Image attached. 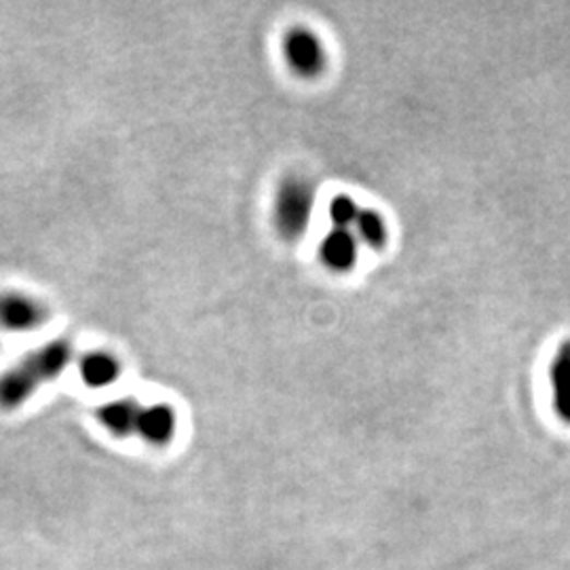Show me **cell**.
Instances as JSON below:
<instances>
[{
    "label": "cell",
    "instance_id": "1",
    "mask_svg": "<svg viewBox=\"0 0 570 570\" xmlns=\"http://www.w3.org/2000/svg\"><path fill=\"white\" fill-rule=\"evenodd\" d=\"M72 361V345L63 339L51 341L24 355L0 375V411H17L47 382L62 377Z\"/></svg>",
    "mask_w": 570,
    "mask_h": 570
},
{
    "label": "cell",
    "instance_id": "2",
    "mask_svg": "<svg viewBox=\"0 0 570 570\" xmlns=\"http://www.w3.org/2000/svg\"><path fill=\"white\" fill-rule=\"evenodd\" d=\"M316 210V185L298 174L280 182L273 197V226L284 241H300L309 230Z\"/></svg>",
    "mask_w": 570,
    "mask_h": 570
},
{
    "label": "cell",
    "instance_id": "3",
    "mask_svg": "<svg viewBox=\"0 0 570 570\" xmlns=\"http://www.w3.org/2000/svg\"><path fill=\"white\" fill-rule=\"evenodd\" d=\"M284 58L289 70L302 79H316L325 70V47L316 32L296 26L284 38Z\"/></svg>",
    "mask_w": 570,
    "mask_h": 570
},
{
    "label": "cell",
    "instance_id": "4",
    "mask_svg": "<svg viewBox=\"0 0 570 570\" xmlns=\"http://www.w3.org/2000/svg\"><path fill=\"white\" fill-rule=\"evenodd\" d=\"M49 309L31 294H0V328L7 332H32L47 323Z\"/></svg>",
    "mask_w": 570,
    "mask_h": 570
},
{
    "label": "cell",
    "instance_id": "5",
    "mask_svg": "<svg viewBox=\"0 0 570 570\" xmlns=\"http://www.w3.org/2000/svg\"><path fill=\"white\" fill-rule=\"evenodd\" d=\"M319 258L332 273H348L359 258V239L347 228H332L319 244Z\"/></svg>",
    "mask_w": 570,
    "mask_h": 570
},
{
    "label": "cell",
    "instance_id": "6",
    "mask_svg": "<svg viewBox=\"0 0 570 570\" xmlns=\"http://www.w3.org/2000/svg\"><path fill=\"white\" fill-rule=\"evenodd\" d=\"M176 429H178V418L174 408L169 404H151V406H142L135 436H140L151 446L161 448L174 440Z\"/></svg>",
    "mask_w": 570,
    "mask_h": 570
},
{
    "label": "cell",
    "instance_id": "7",
    "mask_svg": "<svg viewBox=\"0 0 570 570\" xmlns=\"http://www.w3.org/2000/svg\"><path fill=\"white\" fill-rule=\"evenodd\" d=\"M142 406L131 397H119L102 404L95 416L99 425L112 434L115 438H129L138 434V420H140Z\"/></svg>",
    "mask_w": 570,
    "mask_h": 570
},
{
    "label": "cell",
    "instance_id": "8",
    "mask_svg": "<svg viewBox=\"0 0 570 570\" xmlns=\"http://www.w3.org/2000/svg\"><path fill=\"white\" fill-rule=\"evenodd\" d=\"M554 411L562 423L570 425V339L562 341L549 366Z\"/></svg>",
    "mask_w": 570,
    "mask_h": 570
},
{
    "label": "cell",
    "instance_id": "9",
    "mask_svg": "<svg viewBox=\"0 0 570 570\" xmlns=\"http://www.w3.org/2000/svg\"><path fill=\"white\" fill-rule=\"evenodd\" d=\"M81 379L92 389H104L115 384L121 377V364L106 351H92L79 364Z\"/></svg>",
    "mask_w": 570,
    "mask_h": 570
},
{
    "label": "cell",
    "instance_id": "10",
    "mask_svg": "<svg viewBox=\"0 0 570 570\" xmlns=\"http://www.w3.org/2000/svg\"><path fill=\"white\" fill-rule=\"evenodd\" d=\"M355 235L375 252H382L389 244L387 222L377 210H361L359 218L355 222Z\"/></svg>",
    "mask_w": 570,
    "mask_h": 570
},
{
    "label": "cell",
    "instance_id": "11",
    "mask_svg": "<svg viewBox=\"0 0 570 570\" xmlns=\"http://www.w3.org/2000/svg\"><path fill=\"white\" fill-rule=\"evenodd\" d=\"M359 214H361V210L357 207V201L353 197H348L345 192L332 197L330 207H328V216H330V222L334 224V228L351 230V226H355Z\"/></svg>",
    "mask_w": 570,
    "mask_h": 570
}]
</instances>
